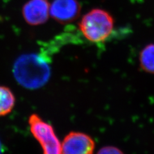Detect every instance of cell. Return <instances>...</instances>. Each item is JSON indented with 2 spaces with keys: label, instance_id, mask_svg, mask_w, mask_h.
<instances>
[{
  "label": "cell",
  "instance_id": "cell-1",
  "mask_svg": "<svg viewBox=\"0 0 154 154\" xmlns=\"http://www.w3.org/2000/svg\"><path fill=\"white\" fill-rule=\"evenodd\" d=\"M13 73L21 86L35 89L48 82L50 78L51 69L45 57L28 54L17 58L13 66Z\"/></svg>",
  "mask_w": 154,
  "mask_h": 154
},
{
  "label": "cell",
  "instance_id": "cell-6",
  "mask_svg": "<svg viewBox=\"0 0 154 154\" xmlns=\"http://www.w3.org/2000/svg\"><path fill=\"white\" fill-rule=\"evenodd\" d=\"M50 7L48 0H29L23 7V16L30 25H42L48 19Z\"/></svg>",
  "mask_w": 154,
  "mask_h": 154
},
{
  "label": "cell",
  "instance_id": "cell-4",
  "mask_svg": "<svg viewBox=\"0 0 154 154\" xmlns=\"http://www.w3.org/2000/svg\"><path fill=\"white\" fill-rule=\"evenodd\" d=\"M95 143L89 135L71 132L61 144V154H93Z\"/></svg>",
  "mask_w": 154,
  "mask_h": 154
},
{
  "label": "cell",
  "instance_id": "cell-9",
  "mask_svg": "<svg viewBox=\"0 0 154 154\" xmlns=\"http://www.w3.org/2000/svg\"><path fill=\"white\" fill-rule=\"evenodd\" d=\"M97 154H124V153L117 147L107 146L101 148Z\"/></svg>",
  "mask_w": 154,
  "mask_h": 154
},
{
  "label": "cell",
  "instance_id": "cell-2",
  "mask_svg": "<svg viewBox=\"0 0 154 154\" xmlns=\"http://www.w3.org/2000/svg\"><path fill=\"white\" fill-rule=\"evenodd\" d=\"M114 19L100 8H94L85 14L79 26L84 37L89 41L98 43L107 40L114 28Z\"/></svg>",
  "mask_w": 154,
  "mask_h": 154
},
{
  "label": "cell",
  "instance_id": "cell-3",
  "mask_svg": "<svg viewBox=\"0 0 154 154\" xmlns=\"http://www.w3.org/2000/svg\"><path fill=\"white\" fill-rule=\"evenodd\" d=\"M28 124L33 137L42 148L43 154H61V143L51 125L36 114L30 116Z\"/></svg>",
  "mask_w": 154,
  "mask_h": 154
},
{
  "label": "cell",
  "instance_id": "cell-8",
  "mask_svg": "<svg viewBox=\"0 0 154 154\" xmlns=\"http://www.w3.org/2000/svg\"><path fill=\"white\" fill-rule=\"evenodd\" d=\"M139 64L144 71L154 74V44L143 48L139 54Z\"/></svg>",
  "mask_w": 154,
  "mask_h": 154
},
{
  "label": "cell",
  "instance_id": "cell-10",
  "mask_svg": "<svg viewBox=\"0 0 154 154\" xmlns=\"http://www.w3.org/2000/svg\"><path fill=\"white\" fill-rule=\"evenodd\" d=\"M0 154H2V144L0 141Z\"/></svg>",
  "mask_w": 154,
  "mask_h": 154
},
{
  "label": "cell",
  "instance_id": "cell-5",
  "mask_svg": "<svg viewBox=\"0 0 154 154\" xmlns=\"http://www.w3.org/2000/svg\"><path fill=\"white\" fill-rule=\"evenodd\" d=\"M80 11L81 6L77 0H54L50 7V15L60 23L76 20Z\"/></svg>",
  "mask_w": 154,
  "mask_h": 154
},
{
  "label": "cell",
  "instance_id": "cell-7",
  "mask_svg": "<svg viewBox=\"0 0 154 154\" xmlns=\"http://www.w3.org/2000/svg\"><path fill=\"white\" fill-rule=\"evenodd\" d=\"M16 103L15 96L7 87L0 85V116L11 113Z\"/></svg>",
  "mask_w": 154,
  "mask_h": 154
}]
</instances>
